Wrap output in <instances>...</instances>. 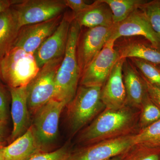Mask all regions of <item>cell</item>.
I'll return each mask as SVG.
<instances>
[{
	"label": "cell",
	"mask_w": 160,
	"mask_h": 160,
	"mask_svg": "<svg viewBox=\"0 0 160 160\" xmlns=\"http://www.w3.org/2000/svg\"><path fill=\"white\" fill-rule=\"evenodd\" d=\"M140 111L128 106L105 109L79 135L78 142L84 146L136 133Z\"/></svg>",
	"instance_id": "1"
},
{
	"label": "cell",
	"mask_w": 160,
	"mask_h": 160,
	"mask_svg": "<svg viewBox=\"0 0 160 160\" xmlns=\"http://www.w3.org/2000/svg\"><path fill=\"white\" fill-rule=\"evenodd\" d=\"M82 28L72 19L66 50L56 77L54 97L68 105L78 88L81 72L76 54L77 44Z\"/></svg>",
	"instance_id": "2"
},
{
	"label": "cell",
	"mask_w": 160,
	"mask_h": 160,
	"mask_svg": "<svg viewBox=\"0 0 160 160\" xmlns=\"http://www.w3.org/2000/svg\"><path fill=\"white\" fill-rule=\"evenodd\" d=\"M102 88L78 86L74 98L66 106L68 125L72 134L79 131L106 109L101 100Z\"/></svg>",
	"instance_id": "3"
},
{
	"label": "cell",
	"mask_w": 160,
	"mask_h": 160,
	"mask_svg": "<svg viewBox=\"0 0 160 160\" xmlns=\"http://www.w3.org/2000/svg\"><path fill=\"white\" fill-rule=\"evenodd\" d=\"M39 70L34 55L12 47L1 59L0 78L9 88L26 87Z\"/></svg>",
	"instance_id": "4"
},
{
	"label": "cell",
	"mask_w": 160,
	"mask_h": 160,
	"mask_svg": "<svg viewBox=\"0 0 160 160\" xmlns=\"http://www.w3.org/2000/svg\"><path fill=\"white\" fill-rule=\"evenodd\" d=\"M63 57L46 63L26 86L27 103L31 114H35L40 108L54 98L56 77Z\"/></svg>",
	"instance_id": "5"
},
{
	"label": "cell",
	"mask_w": 160,
	"mask_h": 160,
	"mask_svg": "<svg viewBox=\"0 0 160 160\" xmlns=\"http://www.w3.org/2000/svg\"><path fill=\"white\" fill-rule=\"evenodd\" d=\"M11 7L20 28L54 18L63 14L67 8L64 0H20Z\"/></svg>",
	"instance_id": "6"
},
{
	"label": "cell",
	"mask_w": 160,
	"mask_h": 160,
	"mask_svg": "<svg viewBox=\"0 0 160 160\" xmlns=\"http://www.w3.org/2000/svg\"><path fill=\"white\" fill-rule=\"evenodd\" d=\"M65 102L53 98L46 103L34 115L32 124L37 137L43 149L57 138L61 113L66 107Z\"/></svg>",
	"instance_id": "7"
},
{
	"label": "cell",
	"mask_w": 160,
	"mask_h": 160,
	"mask_svg": "<svg viewBox=\"0 0 160 160\" xmlns=\"http://www.w3.org/2000/svg\"><path fill=\"white\" fill-rule=\"evenodd\" d=\"M116 41L109 39L99 53L81 73L80 86L102 87L112 70L120 59L115 49Z\"/></svg>",
	"instance_id": "8"
},
{
	"label": "cell",
	"mask_w": 160,
	"mask_h": 160,
	"mask_svg": "<svg viewBox=\"0 0 160 160\" xmlns=\"http://www.w3.org/2000/svg\"><path fill=\"white\" fill-rule=\"evenodd\" d=\"M133 135L104 140L71 152L67 160H108L121 155L133 145Z\"/></svg>",
	"instance_id": "9"
},
{
	"label": "cell",
	"mask_w": 160,
	"mask_h": 160,
	"mask_svg": "<svg viewBox=\"0 0 160 160\" xmlns=\"http://www.w3.org/2000/svg\"><path fill=\"white\" fill-rule=\"evenodd\" d=\"M113 26L88 28L82 33L80 32L77 44L76 54L81 73L110 39Z\"/></svg>",
	"instance_id": "10"
},
{
	"label": "cell",
	"mask_w": 160,
	"mask_h": 160,
	"mask_svg": "<svg viewBox=\"0 0 160 160\" xmlns=\"http://www.w3.org/2000/svg\"><path fill=\"white\" fill-rule=\"evenodd\" d=\"M63 17L61 15L48 21L21 27L13 47L34 55L41 45L55 31Z\"/></svg>",
	"instance_id": "11"
},
{
	"label": "cell",
	"mask_w": 160,
	"mask_h": 160,
	"mask_svg": "<svg viewBox=\"0 0 160 160\" xmlns=\"http://www.w3.org/2000/svg\"><path fill=\"white\" fill-rule=\"evenodd\" d=\"M72 20V16L64 15L55 31L36 52L34 57L40 69L52 60L64 57Z\"/></svg>",
	"instance_id": "12"
},
{
	"label": "cell",
	"mask_w": 160,
	"mask_h": 160,
	"mask_svg": "<svg viewBox=\"0 0 160 160\" xmlns=\"http://www.w3.org/2000/svg\"><path fill=\"white\" fill-rule=\"evenodd\" d=\"M133 36L144 37L152 47L160 50V39L139 9L132 12L124 21L114 24L110 39L116 41L122 37Z\"/></svg>",
	"instance_id": "13"
},
{
	"label": "cell",
	"mask_w": 160,
	"mask_h": 160,
	"mask_svg": "<svg viewBox=\"0 0 160 160\" xmlns=\"http://www.w3.org/2000/svg\"><path fill=\"white\" fill-rule=\"evenodd\" d=\"M125 60H118L101 89V100L106 109H117L126 106V92L122 72Z\"/></svg>",
	"instance_id": "14"
},
{
	"label": "cell",
	"mask_w": 160,
	"mask_h": 160,
	"mask_svg": "<svg viewBox=\"0 0 160 160\" xmlns=\"http://www.w3.org/2000/svg\"><path fill=\"white\" fill-rule=\"evenodd\" d=\"M11 98V115L13 129L10 142L14 141L24 134L29 128L30 112L27 103L26 87L9 88Z\"/></svg>",
	"instance_id": "15"
},
{
	"label": "cell",
	"mask_w": 160,
	"mask_h": 160,
	"mask_svg": "<svg viewBox=\"0 0 160 160\" xmlns=\"http://www.w3.org/2000/svg\"><path fill=\"white\" fill-rule=\"evenodd\" d=\"M122 72L126 92V106L140 110L147 94L145 81L135 67L126 59L123 64Z\"/></svg>",
	"instance_id": "16"
},
{
	"label": "cell",
	"mask_w": 160,
	"mask_h": 160,
	"mask_svg": "<svg viewBox=\"0 0 160 160\" xmlns=\"http://www.w3.org/2000/svg\"><path fill=\"white\" fill-rule=\"evenodd\" d=\"M45 151L40 144L32 125L23 135L5 146V160H29Z\"/></svg>",
	"instance_id": "17"
},
{
	"label": "cell",
	"mask_w": 160,
	"mask_h": 160,
	"mask_svg": "<svg viewBox=\"0 0 160 160\" xmlns=\"http://www.w3.org/2000/svg\"><path fill=\"white\" fill-rule=\"evenodd\" d=\"M71 16L81 28L83 26L88 28L112 27L114 25L111 9L103 0L95 1L88 9Z\"/></svg>",
	"instance_id": "18"
},
{
	"label": "cell",
	"mask_w": 160,
	"mask_h": 160,
	"mask_svg": "<svg viewBox=\"0 0 160 160\" xmlns=\"http://www.w3.org/2000/svg\"><path fill=\"white\" fill-rule=\"evenodd\" d=\"M20 29L11 7L0 13V59L13 47Z\"/></svg>",
	"instance_id": "19"
},
{
	"label": "cell",
	"mask_w": 160,
	"mask_h": 160,
	"mask_svg": "<svg viewBox=\"0 0 160 160\" xmlns=\"http://www.w3.org/2000/svg\"><path fill=\"white\" fill-rule=\"evenodd\" d=\"M120 59H140L160 65V50L143 43L131 42L122 46L118 50Z\"/></svg>",
	"instance_id": "20"
},
{
	"label": "cell",
	"mask_w": 160,
	"mask_h": 160,
	"mask_svg": "<svg viewBox=\"0 0 160 160\" xmlns=\"http://www.w3.org/2000/svg\"><path fill=\"white\" fill-rule=\"evenodd\" d=\"M109 6L114 24L124 21L146 2L145 0H103Z\"/></svg>",
	"instance_id": "21"
},
{
	"label": "cell",
	"mask_w": 160,
	"mask_h": 160,
	"mask_svg": "<svg viewBox=\"0 0 160 160\" xmlns=\"http://www.w3.org/2000/svg\"><path fill=\"white\" fill-rule=\"evenodd\" d=\"M121 160H160V147L133 145L121 155Z\"/></svg>",
	"instance_id": "22"
},
{
	"label": "cell",
	"mask_w": 160,
	"mask_h": 160,
	"mask_svg": "<svg viewBox=\"0 0 160 160\" xmlns=\"http://www.w3.org/2000/svg\"><path fill=\"white\" fill-rule=\"evenodd\" d=\"M133 145L160 147V119L137 132L133 135Z\"/></svg>",
	"instance_id": "23"
},
{
	"label": "cell",
	"mask_w": 160,
	"mask_h": 160,
	"mask_svg": "<svg viewBox=\"0 0 160 160\" xmlns=\"http://www.w3.org/2000/svg\"><path fill=\"white\" fill-rule=\"evenodd\" d=\"M160 119V108L152 101L147 93L140 109L138 127L142 129Z\"/></svg>",
	"instance_id": "24"
},
{
	"label": "cell",
	"mask_w": 160,
	"mask_h": 160,
	"mask_svg": "<svg viewBox=\"0 0 160 160\" xmlns=\"http://www.w3.org/2000/svg\"><path fill=\"white\" fill-rule=\"evenodd\" d=\"M130 59L144 79L160 88V65L135 58Z\"/></svg>",
	"instance_id": "25"
},
{
	"label": "cell",
	"mask_w": 160,
	"mask_h": 160,
	"mask_svg": "<svg viewBox=\"0 0 160 160\" xmlns=\"http://www.w3.org/2000/svg\"><path fill=\"white\" fill-rule=\"evenodd\" d=\"M139 9L143 12L160 39V0L147 1Z\"/></svg>",
	"instance_id": "26"
},
{
	"label": "cell",
	"mask_w": 160,
	"mask_h": 160,
	"mask_svg": "<svg viewBox=\"0 0 160 160\" xmlns=\"http://www.w3.org/2000/svg\"><path fill=\"white\" fill-rule=\"evenodd\" d=\"M71 152L67 145L52 152H44L29 160H67Z\"/></svg>",
	"instance_id": "27"
},
{
	"label": "cell",
	"mask_w": 160,
	"mask_h": 160,
	"mask_svg": "<svg viewBox=\"0 0 160 160\" xmlns=\"http://www.w3.org/2000/svg\"><path fill=\"white\" fill-rule=\"evenodd\" d=\"M66 7L72 11V15H75L85 11L90 7L84 0H64Z\"/></svg>",
	"instance_id": "28"
},
{
	"label": "cell",
	"mask_w": 160,
	"mask_h": 160,
	"mask_svg": "<svg viewBox=\"0 0 160 160\" xmlns=\"http://www.w3.org/2000/svg\"><path fill=\"white\" fill-rule=\"evenodd\" d=\"M143 79L146 83L147 93L149 98L160 108V88L152 85L144 78Z\"/></svg>",
	"instance_id": "29"
},
{
	"label": "cell",
	"mask_w": 160,
	"mask_h": 160,
	"mask_svg": "<svg viewBox=\"0 0 160 160\" xmlns=\"http://www.w3.org/2000/svg\"><path fill=\"white\" fill-rule=\"evenodd\" d=\"M0 112L7 117V97L6 90L0 83Z\"/></svg>",
	"instance_id": "30"
},
{
	"label": "cell",
	"mask_w": 160,
	"mask_h": 160,
	"mask_svg": "<svg viewBox=\"0 0 160 160\" xmlns=\"http://www.w3.org/2000/svg\"><path fill=\"white\" fill-rule=\"evenodd\" d=\"M15 2L11 0H0V13L10 8Z\"/></svg>",
	"instance_id": "31"
},
{
	"label": "cell",
	"mask_w": 160,
	"mask_h": 160,
	"mask_svg": "<svg viewBox=\"0 0 160 160\" xmlns=\"http://www.w3.org/2000/svg\"><path fill=\"white\" fill-rule=\"evenodd\" d=\"M5 146L2 142H0V160H5L4 157V149Z\"/></svg>",
	"instance_id": "32"
},
{
	"label": "cell",
	"mask_w": 160,
	"mask_h": 160,
	"mask_svg": "<svg viewBox=\"0 0 160 160\" xmlns=\"http://www.w3.org/2000/svg\"><path fill=\"white\" fill-rule=\"evenodd\" d=\"M7 117L0 112V125H5L6 123Z\"/></svg>",
	"instance_id": "33"
},
{
	"label": "cell",
	"mask_w": 160,
	"mask_h": 160,
	"mask_svg": "<svg viewBox=\"0 0 160 160\" xmlns=\"http://www.w3.org/2000/svg\"><path fill=\"white\" fill-rule=\"evenodd\" d=\"M4 125H0V142H1L4 135Z\"/></svg>",
	"instance_id": "34"
},
{
	"label": "cell",
	"mask_w": 160,
	"mask_h": 160,
	"mask_svg": "<svg viewBox=\"0 0 160 160\" xmlns=\"http://www.w3.org/2000/svg\"><path fill=\"white\" fill-rule=\"evenodd\" d=\"M121 155L112 158L108 160H121Z\"/></svg>",
	"instance_id": "35"
},
{
	"label": "cell",
	"mask_w": 160,
	"mask_h": 160,
	"mask_svg": "<svg viewBox=\"0 0 160 160\" xmlns=\"http://www.w3.org/2000/svg\"><path fill=\"white\" fill-rule=\"evenodd\" d=\"M0 62H1V59H0Z\"/></svg>",
	"instance_id": "36"
}]
</instances>
